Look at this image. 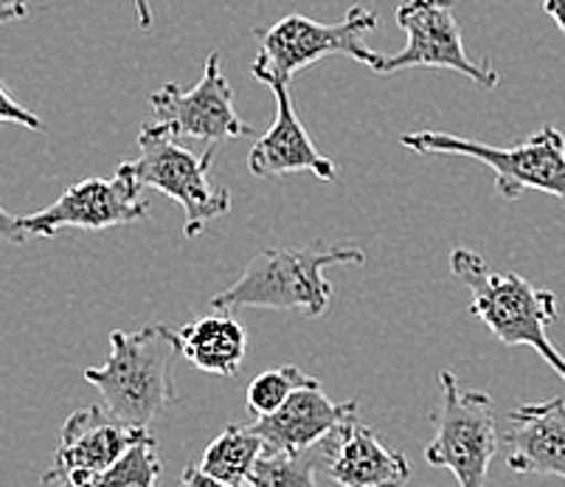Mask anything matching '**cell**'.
Returning <instances> with one entry per match:
<instances>
[{"label": "cell", "mask_w": 565, "mask_h": 487, "mask_svg": "<svg viewBox=\"0 0 565 487\" xmlns=\"http://www.w3.org/2000/svg\"><path fill=\"white\" fill-rule=\"evenodd\" d=\"M150 428L127 425L105 406H85L68 414L56 445L54 465L43 474V485L85 487L87 481L110 468L132 445L152 440Z\"/></svg>", "instance_id": "8fae6325"}, {"label": "cell", "mask_w": 565, "mask_h": 487, "mask_svg": "<svg viewBox=\"0 0 565 487\" xmlns=\"http://www.w3.org/2000/svg\"><path fill=\"white\" fill-rule=\"evenodd\" d=\"M132 7H136L138 25H141V29H150V25H152V9H150V0H132Z\"/></svg>", "instance_id": "d4e9b609"}, {"label": "cell", "mask_w": 565, "mask_h": 487, "mask_svg": "<svg viewBox=\"0 0 565 487\" xmlns=\"http://www.w3.org/2000/svg\"><path fill=\"white\" fill-rule=\"evenodd\" d=\"M450 271L470 290L472 316H479L498 341L532 347L565 383V358L546 336V327L557 321V296L552 290L534 288L518 274H501L472 248H456Z\"/></svg>", "instance_id": "3957f363"}, {"label": "cell", "mask_w": 565, "mask_h": 487, "mask_svg": "<svg viewBox=\"0 0 565 487\" xmlns=\"http://www.w3.org/2000/svg\"><path fill=\"white\" fill-rule=\"evenodd\" d=\"M316 378L305 375L299 367H279L267 369L259 378H254L248 387V409L256 417H270V414L279 412L287 400L299 389L312 387Z\"/></svg>", "instance_id": "ffe728a7"}, {"label": "cell", "mask_w": 565, "mask_h": 487, "mask_svg": "<svg viewBox=\"0 0 565 487\" xmlns=\"http://www.w3.org/2000/svg\"><path fill=\"white\" fill-rule=\"evenodd\" d=\"M214 156V145L198 156L186 150L167 125L150 121L138 136V158L118 163V169L141 189H156L172 198L183 209V234L192 240L203 234L212 220L231 212V192L212 183Z\"/></svg>", "instance_id": "277c9868"}, {"label": "cell", "mask_w": 565, "mask_h": 487, "mask_svg": "<svg viewBox=\"0 0 565 487\" xmlns=\"http://www.w3.org/2000/svg\"><path fill=\"white\" fill-rule=\"evenodd\" d=\"M150 214L147 189L138 187L127 172L116 169L113 178H82L65 189L49 209L34 214H12L3 209L0 232L12 243L32 237H56L60 232H102L113 225L138 223Z\"/></svg>", "instance_id": "52a82bcc"}, {"label": "cell", "mask_w": 565, "mask_h": 487, "mask_svg": "<svg viewBox=\"0 0 565 487\" xmlns=\"http://www.w3.org/2000/svg\"><path fill=\"white\" fill-rule=\"evenodd\" d=\"M270 91L276 99V119L250 150V176L270 181V178H285L292 172H312L323 183L335 181L338 163L318 150L307 127L301 125L292 105L290 85H276Z\"/></svg>", "instance_id": "7c38bea8"}, {"label": "cell", "mask_w": 565, "mask_h": 487, "mask_svg": "<svg viewBox=\"0 0 565 487\" xmlns=\"http://www.w3.org/2000/svg\"><path fill=\"white\" fill-rule=\"evenodd\" d=\"M366 254L352 245H301V248H265L248 263L243 276L212 299L217 313L239 307L259 310H301L310 319L323 316L332 301V265H363Z\"/></svg>", "instance_id": "6da1fadb"}, {"label": "cell", "mask_w": 565, "mask_h": 487, "mask_svg": "<svg viewBox=\"0 0 565 487\" xmlns=\"http://www.w3.org/2000/svg\"><path fill=\"white\" fill-rule=\"evenodd\" d=\"M507 465L515 474L565 479V400L521 403L510 412Z\"/></svg>", "instance_id": "5bb4252c"}, {"label": "cell", "mask_w": 565, "mask_h": 487, "mask_svg": "<svg viewBox=\"0 0 565 487\" xmlns=\"http://www.w3.org/2000/svg\"><path fill=\"white\" fill-rule=\"evenodd\" d=\"M327 443L310 451H265L245 487H318L316 465L327 463Z\"/></svg>", "instance_id": "ac0fdd59"}, {"label": "cell", "mask_w": 565, "mask_h": 487, "mask_svg": "<svg viewBox=\"0 0 565 487\" xmlns=\"http://www.w3.org/2000/svg\"><path fill=\"white\" fill-rule=\"evenodd\" d=\"M377 12L366 7H352L341 23H318L305 14H287L270 29L256 32L259 54L254 60V76L267 88L290 85L299 71L321 63L327 56H349L354 63L377 71L383 54L366 45V34L377 29Z\"/></svg>", "instance_id": "5b68a950"}, {"label": "cell", "mask_w": 565, "mask_h": 487, "mask_svg": "<svg viewBox=\"0 0 565 487\" xmlns=\"http://www.w3.org/2000/svg\"><path fill=\"white\" fill-rule=\"evenodd\" d=\"M262 454L265 443L250 425H225V432L205 448L200 468L228 485L245 487Z\"/></svg>", "instance_id": "e0dca14e"}, {"label": "cell", "mask_w": 565, "mask_h": 487, "mask_svg": "<svg viewBox=\"0 0 565 487\" xmlns=\"http://www.w3.org/2000/svg\"><path fill=\"white\" fill-rule=\"evenodd\" d=\"M543 12L557 23L559 32L565 34V0H543Z\"/></svg>", "instance_id": "603a6c76"}, {"label": "cell", "mask_w": 565, "mask_h": 487, "mask_svg": "<svg viewBox=\"0 0 565 487\" xmlns=\"http://www.w3.org/2000/svg\"><path fill=\"white\" fill-rule=\"evenodd\" d=\"M358 400L335 403L323 394L321 383L299 389L285 406L270 417H256L250 425L265 443V451H310L341 432L358 417Z\"/></svg>", "instance_id": "4fadbf2b"}, {"label": "cell", "mask_w": 565, "mask_h": 487, "mask_svg": "<svg viewBox=\"0 0 565 487\" xmlns=\"http://www.w3.org/2000/svg\"><path fill=\"white\" fill-rule=\"evenodd\" d=\"M156 121L167 125L178 138H200V141H231V138L254 136V127L239 119L234 107V91L228 76L223 74V60L217 51L209 54L203 76L194 88L183 91L181 85H161L150 96Z\"/></svg>", "instance_id": "30bf717a"}, {"label": "cell", "mask_w": 565, "mask_h": 487, "mask_svg": "<svg viewBox=\"0 0 565 487\" xmlns=\"http://www.w3.org/2000/svg\"><path fill=\"white\" fill-rule=\"evenodd\" d=\"M29 9L20 0H0V20H12V18H25Z\"/></svg>", "instance_id": "cb8c5ba5"}, {"label": "cell", "mask_w": 565, "mask_h": 487, "mask_svg": "<svg viewBox=\"0 0 565 487\" xmlns=\"http://www.w3.org/2000/svg\"><path fill=\"white\" fill-rule=\"evenodd\" d=\"M327 470L341 487H405L411 479L408 459L380 443L377 434L358 420L330 437Z\"/></svg>", "instance_id": "9a60e30c"}, {"label": "cell", "mask_w": 565, "mask_h": 487, "mask_svg": "<svg viewBox=\"0 0 565 487\" xmlns=\"http://www.w3.org/2000/svg\"><path fill=\"white\" fill-rule=\"evenodd\" d=\"M158 440H143L132 445L121 459L102 470L99 476L87 481L85 487H158L163 474V465L158 459Z\"/></svg>", "instance_id": "d6986e66"}, {"label": "cell", "mask_w": 565, "mask_h": 487, "mask_svg": "<svg viewBox=\"0 0 565 487\" xmlns=\"http://www.w3.org/2000/svg\"><path fill=\"white\" fill-rule=\"evenodd\" d=\"M0 119L18 121V125L29 127V130H43V121H40L32 110L20 107L18 102L12 99V91H9L7 85H0Z\"/></svg>", "instance_id": "44dd1931"}, {"label": "cell", "mask_w": 565, "mask_h": 487, "mask_svg": "<svg viewBox=\"0 0 565 487\" xmlns=\"http://www.w3.org/2000/svg\"><path fill=\"white\" fill-rule=\"evenodd\" d=\"M174 332H178L181 356L209 375L234 378L248 356V336L228 313L203 316Z\"/></svg>", "instance_id": "2e32d148"}, {"label": "cell", "mask_w": 565, "mask_h": 487, "mask_svg": "<svg viewBox=\"0 0 565 487\" xmlns=\"http://www.w3.org/2000/svg\"><path fill=\"white\" fill-rule=\"evenodd\" d=\"M178 487H234V485L217 479V476H212L209 470L200 468V465H189V468L183 470L181 485H178Z\"/></svg>", "instance_id": "7402d4cb"}, {"label": "cell", "mask_w": 565, "mask_h": 487, "mask_svg": "<svg viewBox=\"0 0 565 487\" xmlns=\"http://www.w3.org/2000/svg\"><path fill=\"white\" fill-rule=\"evenodd\" d=\"M399 145L419 156H459L484 163L495 172V192L507 203L523 192L552 194L565 203V136L546 125L515 147H492L467 136L419 130L399 136Z\"/></svg>", "instance_id": "8992f818"}, {"label": "cell", "mask_w": 565, "mask_h": 487, "mask_svg": "<svg viewBox=\"0 0 565 487\" xmlns=\"http://www.w3.org/2000/svg\"><path fill=\"white\" fill-rule=\"evenodd\" d=\"M456 0H403L397 7V25L405 32V49L383 56L374 74H394L405 68H445L467 76L484 91L501 85L492 60L472 63L461 40Z\"/></svg>", "instance_id": "9c48e42d"}, {"label": "cell", "mask_w": 565, "mask_h": 487, "mask_svg": "<svg viewBox=\"0 0 565 487\" xmlns=\"http://www.w3.org/2000/svg\"><path fill=\"white\" fill-rule=\"evenodd\" d=\"M441 403L434 412L436 434L425 445V459L434 468L456 476L459 487H487L490 465L498 454L495 403L487 392H465L448 369L439 372Z\"/></svg>", "instance_id": "ba28073f"}, {"label": "cell", "mask_w": 565, "mask_h": 487, "mask_svg": "<svg viewBox=\"0 0 565 487\" xmlns=\"http://www.w3.org/2000/svg\"><path fill=\"white\" fill-rule=\"evenodd\" d=\"M178 332L163 325L141 330H113L105 367L85 369V381L102 392L105 409L121 423L150 428L174 400V356Z\"/></svg>", "instance_id": "7a4b0ae2"}]
</instances>
